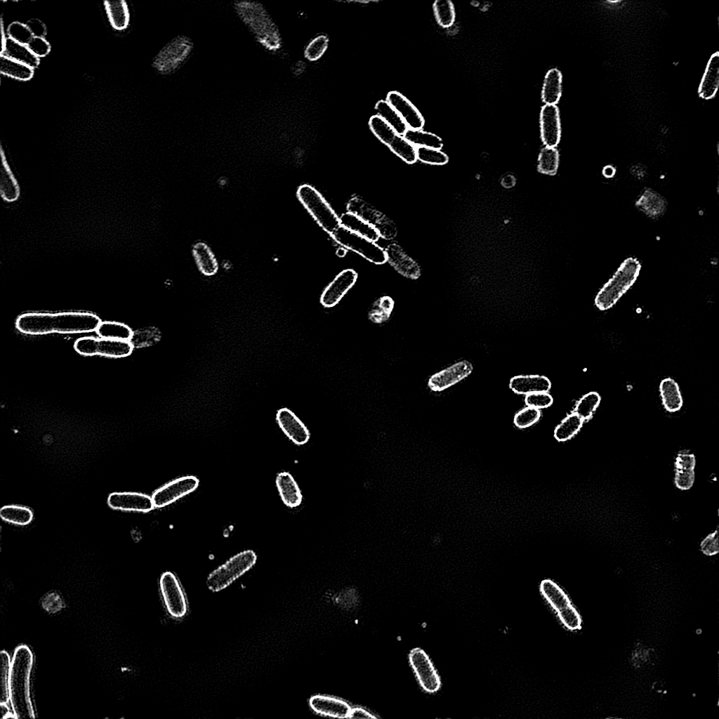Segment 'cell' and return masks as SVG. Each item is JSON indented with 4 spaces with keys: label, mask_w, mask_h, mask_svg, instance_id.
<instances>
[{
    "label": "cell",
    "mask_w": 719,
    "mask_h": 719,
    "mask_svg": "<svg viewBox=\"0 0 719 719\" xmlns=\"http://www.w3.org/2000/svg\"><path fill=\"white\" fill-rule=\"evenodd\" d=\"M100 323L97 315L89 312H30L18 317L15 325L23 334L42 335L91 332L96 331Z\"/></svg>",
    "instance_id": "1"
},
{
    "label": "cell",
    "mask_w": 719,
    "mask_h": 719,
    "mask_svg": "<svg viewBox=\"0 0 719 719\" xmlns=\"http://www.w3.org/2000/svg\"><path fill=\"white\" fill-rule=\"evenodd\" d=\"M33 654L26 645L17 647L13 652L9 678V702L15 718H34L30 697V676Z\"/></svg>",
    "instance_id": "2"
},
{
    "label": "cell",
    "mask_w": 719,
    "mask_h": 719,
    "mask_svg": "<svg viewBox=\"0 0 719 719\" xmlns=\"http://www.w3.org/2000/svg\"><path fill=\"white\" fill-rule=\"evenodd\" d=\"M235 9L239 18L266 49L276 51L281 46V37L272 18L260 3L254 1H239Z\"/></svg>",
    "instance_id": "3"
},
{
    "label": "cell",
    "mask_w": 719,
    "mask_h": 719,
    "mask_svg": "<svg viewBox=\"0 0 719 719\" xmlns=\"http://www.w3.org/2000/svg\"><path fill=\"white\" fill-rule=\"evenodd\" d=\"M641 268V263L638 258H626L612 277L597 293L594 300L597 308L605 311L614 306L635 282Z\"/></svg>",
    "instance_id": "4"
},
{
    "label": "cell",
    "mask_w": 719,
    "mask_h": 719,
    "mask_svg": "<svg viewBox=\"0 0 719 719\" xmlns=\"http://www.w3.org/2000/svg\"><path fill=\"white\" fill-rule=\"evenodd\" d=\"M256 560L257 555L252 550L235 555L209 574L206 582L208 588L212 592L225 589L251 569Z\"/></svg>",
    "instance_id": "5"
},
{
    "label": "cell",
    "mask_w": 719,
    "mask_h": 719,
    "mask_svg": "<svg viewBox=\"0 0 719 719\" xmlns=\"http://www.w3.org/2000/svg\"><path fill=\"white\" fill-rule=\"evenodd\" d=\"M539 591L565 628L570 631L581 628L582 620L580 614L567 593L557 583L550 579H545L539 584Z\"/></svg>",
    "instance_id": "6"
},
{
    "label": "cell",
    "mask_w": 719,
    "mask_h": 719,
    "mask_svg": "<svg viewBox=\"0 0 719 719\" xmlns=\"http://www.w3.org/2000/svg\"><path fill=\"white\" fill-rule=\"evenodd\" d=\"M296 195L306 210L322 229L331 235L339 226V217L323 196L312 185L303 184Z\"/></svg>",
    "instance_id": "7"
},
{
    "label": "cell",
    "mask_w": 719,
    "mask_h": 719,
    "mask_svg": "<svg viewBox=\"0 0 719 719\" xmlns=\"http://www.w3.org/2000/svg\"><path fill=\"white\" fill-rule=\"evenodd\" d=\"M193 48V42L189 37H176L159 51L153 60V66L161 74L173 73L187 60Z\"/></svg>",
    "instance_id": "8"
},
{
    "label": "cell",
    "mask_w": 719,
    "mask_h": 719,
    "mask_svg": "<svg viewBox=\"0 0 719 719\" xmlns=\"http://www.w3.org/2000/svg\"><path fill=\"white\" fill-rule=\"evenodd\" d=\"M331 236L341 246L355 251L371 263L381 265L387 262L385 250L375 242L355 233L341 225Z\"/></svg>",
    "instance_id": "9"
},
{
    "label": "cell",
    "mask_w": 719,
    "mask_h": 719,
    "mask_svg": "<svg viewBox=\"0 0 719 719\" xmlns=\"http://www.w3.org/2000/svg\"><path fill=\"white\" fill-rule=\"evenodd\" d=\"M347 210L372 225L384 239L391 240L397 236V229L393 221L360 197L350 198Z\"/></svg>",
    "instance_id": "10"
},
{
    "label": "cell",
    "mask_w": 719,
    "mask_h": 719,
    "mask_svg": "<svg viewBox=\"0 0 719 719\" xmlns=\"http://www.w3.org/2000/svg\"><path fill=\"white\" fill-rule=\"evenodd\" d=\"M74 347L81 355H99L118 358L128 356L132 352L133 345L129 341L83 337L76 341Z\"/></svg>",
    "instance_id": "11"
},
{
    "label": "cell",
    "mask_w": 719,
    "mask_h": 719,
    "mask_svg": "<svg viewBox=\"0 0 719 719\" xmlns=\"http://www.w3.org/2000/svg\"><path fill=\"white\" fill-rule=\"evenodd\" d=\"M159 583L161 598L169 614L176 619L185 616L187 612V603L177 576L171 572H165L161 575Z\"/></svg>",
    "instance_id": "12"
},
{
    "label": "cell",
    "mask_w": 719,
    "mask_h": 719,
    "mask_svg": "<svg viewBox=\"0 0 719 719\" xmlns=\"http://www.w3.org/2000/svg\"><path fill=\"white\" fill-rule=\"evenodd\" d=\"M409 660L421 688L427 693L435 694L442 685L441 678L426 652L418 647L411 649Z\"/></svg>",
    "instance_id": "13"
},
{
    "label": "cell",
    "mask_w": 719,
    "mask_h": 719,
    "mask_svg": "<svg viewBox=\"0 0 719 719\" xmlns=\"http://www.w3.org/2000/svg\"><path fill=\"white\" fill-rule=\"evenodd\" d=\"M199 479L193 475L178 477L161 486L152 494L154 508L167 506L194 492L199 486Z\"/></svg>",
    "instance_id": "14"
},
{
    "label": "cell",
    "mask_w": 719,
    "mask_h": 719,
    "mask_svg": "<svg viewBox=\"0 0 719 719\" xmlns=\"http://www.w3.org/2000/svg\"><path fill=\"white\" fill-rule=\"evenodd\" d=\"M107 502L111 508L123 511L148 513L154 508L152 496L139 492H113Z\"/></svg>",
    "instance_id": "15"
},
{
    "label": "cell",
    "mask_w": 719,
    "mask_h": 719,
    "mask_svg": "<svg viewBox=\"0 0 719 719\" xmlns=\"http://www.w3.org/2000/svg\"><path fill=\"white\" fill-rule=\"evenodd\" d=\"M473 369L470 362L460 361L432 375L428 379V386L434 392H441L466 378Z\"/></svg>",
    "instance_id": "16"
},
{
    "label": "cell",
    "mask_w": 719,
    "mask_h": 719,
    "mask_svg": "<svg viewBox=\"0 0 719 719\" xmlns=\"http://www.w3.org/2000/svg\"><path fill=\"white\" fill-rule=\"evenodd\" d=\"M357 279V273L354 270L346 269L341 271L322 293V305L330 308L337 305L352 287Z\"/></svg>",
    "instance_id": "17"
},
{
    "label": "cell",
    "mask_w": 719,
    "mask_h": 719,
    "mask_svg": "<svg viewBox=\"0 0 719 719\" xmlns=\"http://www.w3.org/2000/svg\"><path fill=\"white\" fill-rule=\"evenodd\" d=\"M276 420L280 429L293 444L302 446L310 440V433L308 428L289 409H279L276 414Z\"/></svg>",
    "instance_id": "18"
},
{
    "label": "cell",
    "mask_w": 719,
    "mask_h": 719,
    "mask_svg": "<svg viewBox=\"0 0 719 719\" xmlns=\"http://www.w3.org/2000/svg\"><path fill=\"white\" fill-rule=\"evenodd\" d=\"M541 137L546 147H556L561 137L560 112L557 105H544L540 112Z\"/></svg>",
    "instance_id": "19"
},
{
    "label": "cell",
    "mask_w": 719,
    "mask_h": 719,
    "mask_svg": "<svg viewBox=\"0 0 719 719\" xmlns=\"http://www.w3.org/2000/svg\"><path fill=\"white\" fill-rule=\"evenodd\" d=\"M384 250L386 260L401 275L411 279H416L420 277L419 265L399 244L390 243Z\"/></svg>",
    "instance_id": "20"
},
{
    "label": "cell",
    "mask_w": 719,
    "mask_h": 719,
    "mask_svg": "<svg viewBox=\"0 0 719 719\" xmlns=\"http://www.w3.org/2000/svg\"><path fill=\"white\" fill-rule=\"evenodd\" d=\"M386 100L399 113L408 128L422 129L425 120L417 107L404 95L398 91L388 93Z\"/></svg>",
    "instance_id": "21"
},
{
    "label": "cell",
    "mask_w": 719,
    "mask_h": 719,
    "mask_svg": "<svg viewBox=\"0 0 719 719\" xmlns=\"http://www.w3.org/2000/svg\"><path fill=\"white\" fill-rule=\"evenodd\" d=\"M0 55L24 63L33 69L37 68L40 63V58L31 52L27 45L17 42L6 35L2 19Z\"/></svg>",
    "instance_id": "22"
},
{
    "label": "cell",
    "mask_w": 719,
    "mask_h": 719,
    "mask_svg": "<svg viewBox=\"0 0 719 719\" xmlns=\"http://www.w3.org/2000/svg\"><path fill=\"white\" fill-rule=\"evenodd\" d=\"M696 458L690 450L680 451L675 461L674 483L675 487L682 491L690 489L695 480L694 468Z\"/></svg>",
    "instance_id": "23"
},
{
    "label": "cell",
    "mask_w": 719,
    "mask_h": 719,
    "mask_svg": "<svg viewBox=\"0 0 719 719\" xmlns=\"http://www.w3.org/2000/svg\"><path fill=\"white\" fill-rule=\"evenodd\" d=\"M309 704L315 713L336 718H348L351 710V706L346 701L322 694L312 696Z\"/></svg>",
    "instance_id": "24"
},
{
    "label": "cell",
    "mask_w": 719,
    "mask_h": 719,
    "mask_svg": "<svg viewBox=\"0 0 719 719\" xmlns=\"http://www.w3.org/2000/svg\"><path fill=\"white\" fill-rule=\"evenodd\" d=\"M635 206L648 218L657 219L665 213L667 202L660 193L647 187L637 198Z\"/></svg>",
    "instance_id": "25"
},
{
    "label": "cell",
    "mask_w": 719,
    "mask_h": 719,
    "mask_svg": "<svg viewBox=\"0 0 719 719\" xmlns=\"http://www.w3.org/2000/svg\"><path fill=\"white\" fill-rule=\"evenodd\" d=\"M275 484L279 496L285 506L294 508L302 503L301 490L291 473L286 471L279 473L276 476Z\"/></svg>",
    "instance_id": "26"
},
{
    "label": "cell",
    "mask_w": 719,
    "mask_h": 719,
    "mask_svg": "<svg viewBox=\"0 0 719 719\" xmlns=\"http://www.w3.org/2000/svg\"><path fill=\"white\" fill-rule=\"evenodd\" d=\"M719 88V53H713L706 64L698 88L699 96L704 100L713 98Z\"/></svg>",
    "instance_id": "27"
},
{
    "label": "cell",
    "mask_w": 719,
    "mask_h": 719,
    "mask_svg": "<svg viewBox=\"0 0 719 719\" xmlns=\"http://www.w3.org/2000/svg\"><path fill=\"white\" fill-rule=\"evenodd\" d=\"M509 386L514 393L527 395L535 393L548 392L551 388V382L544 376L520 375L513 377Z\"/></svg>",
    "instance_id": "28"
},
{
    "label": "cell",
    "mask_w": 719,
    "mask_h": 719,
    "mask_svg": "<svg viewBox=\"0 0 719 719\" xmlns=\"http://www.w3.org/2000/svg\"><path fill=\"white\" fill-rule=\"evenodd\" d=\"M1 197L6 202H13L20 194V186L8 163L3 147L1 145Z\"/></svg>",
    "instance_id": "29"
},
{
    "label": "cell",
    "mask_w": 719,
    "mask_h": 719,
    "mask_svg": "<svg viewBox=\"0 0 719 719\" xmlns=\"http://www.w3.org/2000/svg\"><path fill=\"white\" fill-rule=\"evenodd\" d=\"M192 252L195 263L202 274L211 277L217 273L218 263L208 244L202 242H197L192 246Z\"/></svg>",
    "instance_id": "30"
},
{
    "label": "cell",
    "mask_w": 719,
    "mask_h": 719,
    "mask_svg": "<svg viewBox=\"0 0 719 719\" xmlns=\"http://www.w3.org/2000/svg\"><path fill=\"white\" fill-rule=\"evenodd\" d=\"M562 76L557 68L549 70L543 80L541 99L545 105H556L562 95Z\"/></svg>",
    "instance_id": "31"
},
{
    "label": "cell",
    "mask_w": 719,
    "mask_h": 719,
    "mask_svg": "<svg viewBox=\"0 0 719 719\" xmlns=\"http://www.w3.org/2000/svg\"><path fill=\"white\" fill-rule=\"evenodd\" d=\"M104 8L110 25L116 30L127 28L130 14L126 2L124 0L105 1Z\"/></svg>",
    "instance_id": "32"
},
{
    "label": "cell",
    "mask_w": 719,
    "mask_h": 719,
    "mask_svg": "<svg viewBox=\"0 0 719 719\" xmlns=\"http://www.w3.org/2000/svg\"><path fill=\"white\" fill-rule=\"evenodd\" d=\"M339 220L340 225L373 242H376L381 237L372 225L353 213H343L339 217Z\"/></svg>",
    "instance_id": "33"
},
{
    "label": "cell",
    "mask_w": 719,
    "mask_h": 719,
    "mask_svg": "<svg viewBox=\"0 0 719 719\" xmlns=\"http://www.w3.org/2000/svg\"><path fill=\"white\" fill-rule=\"evenodd\" d=\"M662 404L668 412L679 411L682 407V397L678 383L671 378L663 379L659 385Z\"/></svg>",
    "instance_id": "34"
},
{
    "label": "cell",
    "mask_w": 719,
    "mask_h": 719,
    "mask_svg": "<svg viewBox=\"0 0 719 719\" xmlns=\"http://www.w3.org/2000/svg\"><path fill=\"white\" fill-rule=\"evenodd\" d=\"M0 73L8 77L19 80L29 81L34 73V69L20 62L0 55Z\"/></svg>",
    "instance_id": "35"
},
{
    "label": "cell",
    "mask_w": 719,
    "mask_h": 719,
    "mask_svg": "<svg viewBox=\"0 0 719 719\" xmlns=\"http://www.w3.org/2000/svg\"><path fill=\"white\" fill-rule=\"evenodd\" d=\"M375 110L378 117L386 121L400 136H403L409 128L399 113L386 100L378 101Z\"/></svg>",
    "instance_id": "36"
},
{
    "label": "cell",
    "mask_w": 719,
    "mask_h": 719,
    "mask_svg": "<svg viewBox=\"0 0 719 719\" xmlns=\"http://www.w3.org/2000/svg\"><path fill=\"white\" fill-rule=\"evenodd\" d=\"M0 517L6 522L24 526L32 521L34 514L29 508L24 506L6 505L0 508Z\"/></svg>",
    "instance_id": "37"
},
{
    "label": "cell",
    "mask_w": 719,
    "mask_h": 719,
    "mask_svg": "<svg viewBox=\"0 0 719 719\" xmlns=\"http://www.w3.org/2000/svg\"><path fill=\"white\" fill-rule=\"evenodd\" d=\"M403 137L416 147H424L440 150L443 146L442 140L438 136L422 129L409 128Z\"/></svg>",
    "instance_id": "38"
},
{
    "label": "cell",
    "mask_w": 719,
    "mask_h": 719,
    "mask_svg": "<svg viewBox=\"0 0 719 719\" xmlns=\"http://www.w3.org/2000/svg\"><path fill=\"white\" fill-rule=\"evenodd\" d=\"M583 421L576 414H568L554 430V437L559 442H565L576 435L583 426Z\"/></svg>",
    "instance_id": "39"
},
{
    "label": "cell",
    "mask_w": 719,
    "mask_h": 719,
    "mask_svg": "<svg viewBox=\"0 0 719 719\" xmlns=\"http://www.w3.org/2000/svg\"><path fill=\"white\" fill-rule=\"evenodd\" d=\"M394 308V301L388 296H383L372 305L368 312L369 319L376 324L386 322L390 317Z\"/></svg>",
    "instance_id": "40"
},
{
    "label": "cell",
    "mask_w": 719,
    "mask_h": 719,
    "mask_svg": "<svg viewBox=\"0 0 719 719\" xmlns=\"http://www.w3.org/2000/svg\"><path fill=\"white\" fill-rule=\"evenodd\" d=\"M96 331L100 337L105 338L129 341L133 336L131 329L126 324L119 322H101Z\"/></svg>",
    "instance_id": "41"
},
{
    "label": "cell",
    "mask_w": 719,
    "mask_h": 719,
    "mask_svg": "<svg viewBox=\"0 0 719 719\" xmlns=\"http://www.w3.org/2000/svg\"><path fill=\"white\" fill-rule=\"evenodd\" d=\"M600 401V395L597 392L588 393L578 400L573 412L581 417L583 421H587L593 417Z\"/></svg>",
    "instance_id": "42"
},
{
    "label": "cell",
    "mask_w": 719,
    "mask_h": 719,
    "mask_svg": "<svg viewBox=\"0 0 719 719\" xmlns=\"http://www.w3.org/2000/svg\"><path fill=\"white\" fill-rule=\"evenodd\" d=\"M433 9L437 24L443 28L451 27L456 19L455 8L450 0H436Z\"/></svg>",
    "instance_id": "43"
},
{
    "label": "cell",
    "mask_w": 719,
    "mask_h": 719,
    "mask_svg": "<svg viewBox=\"0 0 719 719\" xmlns=\"http://www.w3.org/2000/svg\"><path fill=\"white\" fill-rule=\"evenodd\" d=\"M369 125L375 136L388 147L398 136L393 128L378 115L370 118Z\"/></svg>",
    "instance_id": "44"
},
{
    "label": "cell",
    "mask_w": 719,
    "mask_h": 719,
    "mask_svg": "<svg viewBox=\"0 0 719 719\" xmlns=\"http://www.w3.org/2000/svg\"><path fill=\"white\" fill-rule=\"evenodd\" d=\"M559 166V152L556 147H544L541 150L538 159V170L540 173L553 176Z\"/></svg>",
    "instance_id": "45"
},
{
    "label": "cell",
    "mask_w": 719,
    "mask_h": 719,
    "mask_svg": "<svg viewBox=\"0 0 719 719\" xmlns=\"http://www.w3.org/2000/svg\"><path fill=\"white\" fill-rule=\"evenodd\" d=\"M11 659L6 650L0 652V703L9 702V678Z\"/></svg>",
    "instance_id": "46"
},
{
    "label": "cell",
    "mask_w": 719,
    "mask_h": 719,
    "mask_svg": "<svg viewBox=\"0 0 719 719\" xmlns=\"http://www.w3.org/2000/svg\"><path fill=\"white\" fill-rule=\"evenodd\" d=\"M416 156L418 160L433 165H443L449 160L447 155L440 150L430 147H416Z\"/></svg>",
    "instance_id": "47"
},
{
    "label": "cell",
    "mask_w": 719,
    "mask_h": 719,
    "mask_svg": "<svg viewBox=\"0 0 719 719\" xmlns=\"http://www.w3.org/2000/svg\"><path fill=\"white\" fill-rule=\"evenodd\" d=\"M329 45L326 35L319 34L315 37L305 49V57L310 61L319 60L325 53Z\"/></svg>",
    "instance_id": "48"
},
{
    "label": "cell",
    "mask_w": 719,
    "mask_h": 719,
    "mask_svg": "<svg viewBox=\"0 0 719 719\" xmlns=\"http://www.w3.org/2000/svg\"><path fill=\"white\" fill-rule=\"evenodd\" d=\"M541 414L540 409L527 406L515 415L513 422L518 428L525 429L535 424L540 419Z\"/></svg>",
    "instance_id": "49"
},
{
    "label": "cell",
    "mask_w": 719,
    "mask_h": 719,
    "mask_svg": "<svg viewBox=\"0 0 719 719\" xmlns=\"http://www.w3.org/2000/svg\"><path fill=\"white\" fill-rule=\"evenodd\" d=\"M6 34L13 40L23 44H27L33 37L26 23L14 21L9 24Z\"/></svg>",
    "instance_id": "50"
},
{
    "label": "cell",
    "mask_w": 719,
    "mask_h": 719,
    "mask_svg": "<svg viewBox=\"0 0 719 719\" xmlns=\"http://www.w3.org/2000/svg\"><path fill=\"white\" fill-rule=\"evenodd\" d=\"M525 402L528 407L541 409L550 407L553 402V399L548 392H541L527 395Z\"/></svg>",
    "instance_id": "51"
},
{
    "label": "cell",
    "mask_w": 719,
    "mask_h": 719,
    "mask_svg": "<svg viewBox=\"0 0 719 719\" xmlns=\"http://www.w3.org/2000/svg\"><path fill=\"white\" fill-rule=\"evenodd\" d=\"M27 45L31 52L39 58L45 57L51 51V45L45 37H33Z\"/></svg>",
    "instance_id": "52"
},
{
    "label": "cell",
    "mask_w": 719,
    "mask_h": 719,
    "mask_svg": "<svg viewBox=\"0 0 719 719\" xmlns=\"http://www.w3.org/2000/svg\"><path fill=\"white\" fill-rule=\"evenodd\" d=\"M700 548L702 553L706 555L712 556L716 555L719 551V538L718 530L706 536L700 543Z\"/></svg>",
    "instance_id": "53"
},
{
    "label": "cell",
    "mask_w": 719,
    "mask_h": 719,
    "mask_svg": "<svg viewBox=\"0 0 719 719\" xmlns=\"http://www.w3.org/2000/svg\"><path fill=\"white\" fill-rule=\"evenodd\" d=\"M33 37H45L47 29L44 22L38 18H31L26 22Z\"/></svg>",
    "instance_id": "54"
},
{
    "label": "cell",
    "mask_w": 719,
    "mask_h": 719,
    "mask_svg": "<svg viewBox=\"0 0 719 719\" xmlns=\"http://www.w3.org/2000/svg\"><path fill=\"white\" fill-rule=\"evenodd\" d=\"M349 718H376L377 716L373 715L371 712L365 708L361 707H351Z\"/></svg>",
    "instance_id": "55"
},
{
    "label": "cell",
    "mask_w": 719,
    "mask_h": 719,
    "mask_svg": "<svg viewBox=\"0 0 719 719\" xmlns=\"http://www.w3.org/2000/svg\"><path fill=\"white\" fill-rule=\"evenodd\" d=\"M0 709H1V718H11V716H14L15 717L13 713L11 714V713L10 712V709H9L7 704L0 703Z\"/></svg>",
    "instance_id": "56"
},
{
    "label": "cell",
    "mask_w": 719,
    "mask_h": 719,
    "mask_svg": "<svg viewBox=\"0 0 719 719\" xmlns=\"http://www.w3.org/2000/svg\"><path fill=\"white\" fill-rule=\"evenodd\" d=\"M615 173H616V169L612 165H607V166H605L603 170H602V174L606 178H612V176H614Z\"/></svg>",
    "instance_id": "57"
}]
</instances>
